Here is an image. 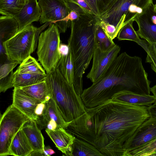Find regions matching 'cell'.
I'll return each instance as SVG.
<instances>
[{
  "label": "cell",
  "instance_id": "f546056e",
  "mask_svg": "<svg viewBox=\"0 0 156 156\" xmlns=\"http://www.w3.org/2000/svg\"><path fill=\"white\" fill-rule=\"evenodd\" d=\"M114 0H85L93 14L98 17L103 13Z\"/></svg>",
  "mask_w": 156,
  "mask_h": 156
},
{
  "label": "cell",
  "instance_id": "ab89813d",
  "mask_svg": "<svg viewBox=\"0 0 156 156\" xmlns=\"http://www.w3.org/2000/svg\"><path fill=\"white\" fill-rule=\"evenodd\" d=\"M43 153L44 156H50L55 153V151L49 147H44V149L43 151Z\"/></svg>",
  "mask_w": 156,
  "mask_h": 156
},
{
  "label": "cell",
  "instance_id": "ffe728a7",
  "mask_svg": "<svg viewBox=\"0 0 156 156\" xmlns=\"http://www.w3.org/2000/svg\"><path fill=\"white\" fill-rule=\"evenodd\" d=\"M20 88L29 96L42 103H45L51 98L50 89L45 80Z\"/></svg>",
  "mask_w": 156,
  "mask_h": 156
},
{
  "label": "cell",
  "instance_id": "f35d334b",
  "mask_svg": "<svg viewBox=\"0 0 156 156\" xmlns=\"http://www.w3.org/2000/svg\"><path fill=\"white\" fill-rule=\"evenodd\" d=\"M58 126L56 122L53 120H51L48 123L45 128L53 130L55 129Z\"/></svg>",
  "mask_w": 156,
  "mask_h": 156
},
{
  "label": "cell",
  "instance_id": "44dd1931",
  "mask_svg": "<svg viewBox=\"0 0 156 156\" xmlns=\"http://www.w3.org/2000/svg\"><path fill=\"white\" fill-rule=\"evenodd\" d=\"M18 24L13 16L3 15L0 17V44L8 40L18 31Z\"/></svg>",
  "mask_w": 156,
  "mask_h": 156
},
{
  "label": "cell",
  "instance_id": "2e32d148",
  "mask_svg": "<svg viewBox=\"0 0 156 156\" xmlns=\"http://www.w3.org/2000/svg\"><path fill=\"white\" fill-rule=\"evenodd\" d=\"M45 131L58 150L66 155L71 156L72 145L76 137L73 134L59 127L53 130L46 129Z\"/></svg>",
  "mask_w": 156,
  "mask_h": 156
},
{
  "label": "cell",
  "instance_id": "e575fe53",
  "mask_svg": "<svg viewBox=\"0 0 156 156\" xmlns=\"http://www.w3.org/2000/svg\"><path fill=\"white\" fill-rule=\"evenodd\" d=\"M45 106V103L41 102L37 105L36 108L35 112V115L37 117L36 120L38 118L42 116Z\"/></svg>",
  "mask_w": 156,
  "mask_h": 156
},
{
  "label": "cell",
  "instance_id": "8992f818",
  "mask_svg": "<svg viewBox=\"0 0 156 156\" xmlns=\"http://www.w3.org/2000/svg\"><path fill=\"white\" fill-rule=\"evenodd\" d=\"M153 0H114L97 19L115 26L119 32L121 28L143 12Z\"/></svg>",
  "mask_w": 156,
  "mask_h": 156
},
{
  "label": "cell",
  "instance_id": "484cf974",
  "mask_svg": "<svg viewBox=\"0 0 156 156\" xmlns=\"http://www.w3.org/2000/svg\"><path fill=\"white\" fill-rule=\"evenodd\" d=\"M95 46L101 51L105 52L113 48L115 44L107 35L103 29L96 23L95 32Z\"/></svg>",
  "mask_w": 156,
  "mask_h": 156
},
{
  "label": "cell",
  "instance_id": "ac0fdd59",
  "mask_svg": "<svg viewBox=\"0 0 156 156\" xmlns=\"http://www.w3.org/2000/svg\"><path fill=\"white\" fill-rule=\"evenodd\" d=\"M112 98L139 106L150 107L155 102L153 95H141L128 91L124 90L115 94Z\"/></svg>",
  "mask_w": 156,
  "mask_h": 156
},
{
  "label": "cell",
  "instance_id": "4316f807",
  "mask_svg": "<svg viewBox=\"0 0 156 156\" xmlns=\"http://www.w3.org/2000/svg\"><path fill=\"white\" fill-rule=\"evenodd\" d=\"M16 71L20 73L46 74L44 69L30 55L22 62Z\"/></svg>",
  "mask_w": 156,
  "mask_h": 156
},
{
  "label": "cell",
  "instance_id": "3957f363",
  "mask_svg": "<svg viewBox=\"0 0 156 156\" xmlns=\"http://www.w3.org/2000/svg\"><path fill=\"white\" fill-rule=\"evenodd\" d=\"M45 80L50 89L51 98L64 119L70 124L69 127L72 133L78 138L83 136L87 130L88 116L81 96L58 68L54 72L47 74Z\"/></svg>",
  "mask_w": 156,
  "mask_h": 156
},
{
  "label": "cell",
  "instance_id": "9a60e30c",
  "mask_svg": "<svg viewBox=\"0 0 156 156\" xmlns=\"http://www.w3.org/2000/svg\"><path fill=\"white\" fill-rule=\"evenodd\" d=\"M53 120L57 123L58 127L67 129L70 124L66 122L57 106L55 101L51 98L45 102L43 114L38 118L36 122L40 129L45 128L48 123Z\"/></svg>",
  "mask_w": 156,
  "mask_h": 156
},
{
  "label": "cell",
  "instance_id": "83f0119b",
  "mask_svg": "<svg viewBox=\"0 0 156 156\" xmlns=\"http://www.w3.org/2000/svg\"><path fill=\"white\" fill-rule=\"evenodd\" d=\"M25 0H0V13L14 17L22 9Z\"/></svg>",
  "mask_w": 156,
  "mask_h": 156
},
{
  "label": "cell",
  "instance_id": "8fae6325",
  "mask_svg": "<svg viewBox=\"0 0 156 156\" xmlns=\"http://www.w3.org/2000/svg\"><path fill=\"white\" fill-rule=\"evenodd\" d=\"M156 138V118L150 116L124 144L125 156H127L129 151L142 147Z\"/></svg>",
  "mask_w": 156,
  "mask_h": 156
},
{
  "label": "cell",
  "instance_id": "7c38bea8",
  "mask_svg": "<svg viewBox=\"0 0 156 156\" xmlns=\"http://www.w3.org/2000/svg\"><path fill=\"white\" fill-rule=\"evenodd\" d=\"M137 24L136 31L140 37L150 43H156V12L153 4L134 19Z\"/></svg>",
  "mask_w": 156,
  "mask_h": 156
},
{
  "label": "cell",
  "instance_id": "8d00e7d4",
  "mask_svg": "<svg viewBox=\"0 0 156 156\" xmlns=\"http://www.w3.org/2000/svg\"><path fill=\"white\" fill-rule=\"evenodd\" d=\"M80 16L75 11L71 10L67 16L68 20L70 22L78 19Z\"/></svg>",
  "mask_w": 156,
  "mask_h": 156
},
{
  "label": "cell",
  "instance_id": "7a4b0ae2",
  "mask_svg": "<svg viewBox=\"0 0 156 156\" xmlns=\"http://www.w3.org/2000/svg\"><path fill=\"white\" fill-rule=\"evenodd\" d=\"M147 77L140 57L122 52L116 57L100 79L83 90L81 97L85 107L91 108L122 91L150 95L151 81Z\"/></svg>",
  "mask_w": 156,
  "mask_h": 156
},
{
  "label": "cell",
  "instance_id": "5b68a950",
  "mask_svg": "<svg viewBox=\"0 0 156 156\" xmlns=\"http://www.w3.org/2000/svg\"><path fill=\"white\" fill-rule=\"evenodd\" d=\"M50 23L48 22L37 28L31 24L18 31L10 38L0 44L9 61L20 64L37 48L39 36Z\"/></svg>",
  "mask_w": 156,
  "mask_h": 156
},
{
  "label": "cell",
  "instance_id": "4dcf8cb0",
  "mask_svg": "<svg viewBox=\"0 0 156 156\" xmlns=\"http://www.w3.org/2000/svg\"><path fill=\"white\" fill-rule=\"evenodd\" d=\"M146 62L151 63V68L156 73V43L147 42V51Z\"/></svg>",
  "mask_w": 156,
  "mask_h": 156
},
{
  "label": "cell",
  "instance_id": "d590c367",
  "mask_svg": "<svg viewBox=\"0 0 156 156\" xmlns=\"http://www.w3.org/2000/svg\"><path fill=\"white\" fill-rule=\"evenodd\" d=\"M69 48L68 45L60 44L59 45V51L61 56L67 55L69 52Z\"/></svg>",
  "mask_w": 156,
  "mask_h": 156
},
{
  "label": "cell",
  "instance_id": "6da1fadb",
  "mask_svg": "<svg viewBox=\"0 0 156 156\" xmlns=\"http://www.w3.org/2000/svg\"><path fill=\"white\" fill-rule=\"evenodd\" d=\"M86 110L87 129L80 139L95 147L104 156H125L124 146L138 127L150 117L148 107L111 98Z\"/></svg>",
  "mask_w": 156,
  "mask_h": 156
},
{
  "label": "cell",
  "instance_id": "9c48e42d",
  "mask_svg": "<svg viewBox=\"0 0 156 156\" xmlns=\"http://www.w3.org/2000/svg\"><path fill=\"white\" fill-rule=\"evenodd\" d=\"M41 10L39 20L41 24L49 22L55 24L60 33H65L70 27L67 16L71 11L63 0H38Z\"/></svg>",
  "mask_w": 156,
  "mask_h": 156
},
{
  "label": "cell",
  "instance_id": "74e56055",
  "mask_svg": "<svg viewBox=\"0 0 156 156\" xmlns=\"http://www.w3.org/2000/svg\"><path fill=\"white\" fill-rule=\"evenodd\" d=\"M148 110L151 117L156 118V104L154 103L148 107Z\"/></svg>",
  "mask_w": 156,
  "mask_h": 156
},
{
  "label": "cell",
  "instance_id": "b9f144b4",
  "mask_svg": "<svg viewBox=\"0 0 156 156\" xmlns=\"http://www.w3.org/2000/svg\"><path fill=\"white\" fill-rule=\"evenodd\" d=\"M154 10L156 12V3L155 4V5H154Z\"/></svg>",
  "mask_w": 156,
  "mask_h": 156
},
{
  "label": "cell",
  "instance_id": "5bb4252c",
  "mask_svg": "<svg viewBox=\"0 0 156 156\" xmlns=\"http://www.w3.org/2000/svg\"><path fill=\"white\" fill-rule=\"evenodd\" d=\"M12 97V105L30 119L36 121L35 110L41 102L29 96L20 88L14 87Z\"/></svg>",
  "mask_w": 156,
  "mask_h": 156
},
{
  "label": "cell",
  "instance_id": "d6a6232c",
  "mask_svg": "<svg viewBox=\"0 0 156 156\" xmlns=\"http://www.w3.org/2000/svg\"><path fill=\"white\" fill-rule=\"evenodd\" d=\"M19 63L16 62H10L1 65L0 69V79L8 76L13 72V69Z\"/></svg>",
  "mask_w": 156,
  "mask_h": 156
},
{
  "label": "cell",
  "instance_id": "7bdbcfd3",
  "mask_svg": "<svg viewBox=\"0 0 156 156\" xmlns=\"http://www.w3.org/2000/svg\"></svg>",
  "mask_w": 156,
  "mask_h": 156
},
{
  "label": "cell",
  "instance_id": "f1b7e54d",
  "mask_svg": "<svg viewBox=\"0 0 156 156\" xmlns=\"http://www.w3.org/2000/svg\"><path fill=\"white\" fill-rule=\"evenodd\" d=\"M156 156V138L144 146L129 151L127 156Z\"/></svg>",
  "mask_w": 156,
  "mask_h": 156
},
{
  "label": "cell",
  "instance_id": "277c9868",
  "mask_svg": "<svg viewBox=\"0 0 156 156\" xmlns=\"http://www.w3.org/2000/svg\"><path fill=\"white\" fill-rule=\"evenodd\" d=\"M97 17L86 14L71 22V33L68 45L72 53L74 66L73 85L81 96L83 92V76L93 58L95 46L94 32Z\"/></svg>",
  "mask_w": 156,
  "mask_h": 156
},
{
  "label": "cell",
  "instance_id": "7402d4cb",
  "mask_svg": "<svg viewBox=\"0 0 156 156\" xmlns=\"http://www.w3.org/2000/svg\"><path fill=\"white\" fill-rule=\"evenodd\" d=\"M104 156L95 147L76 137L72 145L71 156Z\"/></svg>",
  "mask_w": 156,
  "mask_h": 156
},
{
  "label": "cell",
  "instance_id": "4fadbf2b",
  "mask_svg": "<svg viewBox=\"0 0 156 156\" xmlns=\"http://www.w3.org/2000/svg\"><path fill=\"white\" fill-rule=\"evenodd\" d=\"M41 13L37 0H26L22 9L14 16L18 24V31L39 20Z\"/></svg>",
  "mask_w": 156,
  "mask_h": 156
},
{
  "label": "cell",
  "instance_id": "60d3db41",
  "mask_svg": "<svg viewBox=\"0 0 156 156\" xmlns=\"http://www.w3.org/2000/svg\"><path fill=\"white\" fill-rule=\"evenodd\" d=\"M151 91L152 92L155 98V101L154 103L156 104V84L152 87L151 88Z\"/></svg>",
  "mask_w": 156,
  "mask_h": 156
},
{
  "label": "cell",
  "instance_id": "836d02e7",
  "mask_svg": "<svg viewBox=\"0 0 156 156\" xmlns=\"http://www.w3.org/2000/svg\"><path fill=\"white\" fill-rule=\"evenodd\" d=\"M14 72L0 79V92H5L8 89L13 87L12 83Z\"/></svg>",
  "mask_w": 156,
  "mask_h": 156
},
{
  "label": "cell",
  "instance_id": "cb8c5ba5",
  "mask_svg": "<svg viewBox=\"0 0 156 156\" xmlns=\"http://www.w3.org/2000/svg\"><path fill=\"white\" fill-rule=\"evenodd\" d=\"M133 20H132L123 26L119 31L117 38L119 40H129L134 41L147 51V42L141 39L133 27Z\"/></svg>",
  "mask_w": 156,
  "mask_h": 156
},
{
  "label": "cell",
  "instance_id": "1f68e13d",
  "mask_svg": "<svg viewBox=\"0 0 156 156\" xmlns=\"http://www.w3.org/2000/svg\"><path fill=\"white\" fill-rule=\"evenodd\" d=\"M97 23L103 29L107 35L113 40L117 36L119 32L115 27L104 21L97 19Z\"/></svg>",
  "mask_w": 156,
  "mask_h": 156
},
{
  "label": "cell",
  "instance_id": "ba28073f",
  "mask_svg": "<svg viewBox=\"0 0 156 156\" xmlns=\"http://www.w3.org/2000/svg\"><path fill=\"white\" fill-rule=\"evenodd\" d=\"M30 118L12 105L2 116L0 124V155H10V147L16 133Z\"/></svg>",
  "mask_w": 156,
  "mask_h": 156
},
{
  "label": "cell",
  "instance_id": "d4e9b609",
  "mask_svg": "<svg viewBox=\"0 0 156 156\" xmlns=\"http://www.w3.org/2000/svg\"><path fill=\"white\" fill-rule=\"evenodd\" d=\"M57 68L66 80L73 85L74 77V66L72 53L70 50L68 54L61 56Z\"/></svg>",
  "mask_w": 156,
  "mask_h": 156
},
{
  "label": "cell",
  "instance_id": "52a82bcc",
  "mask_svg": "<svg viewBox=\"0 0 156 156\" xmlns=\"http://www.w3.org/2000/svg\"><path fill=\"white\" fill-rule=\"evenodd\" d=\"M60 33L57 26L51 23L48 29L42 32L38 38L37 52L38 61L47 74L56 69L61 56L59 51Z\"/></svg>",
  "mask_w": 156,
  "mask_h": 156
},
{
  "label": "cell",
  "instance_id": "d6986e66",
  "mask_svg": "<svg viewBox=\"0 0 156 156\" xmlns=\"http://www.w3.org/2000/svg\"><path fill=\"white\" fill-rule=\"evenodd\" d=\"M33 151L32 147L22 128L14 136L10 147V155L29 156Z\"/></svg>",
  "mask_w": 156,
  "mask_h": 156
},
{
  "label": "cell",
  "instance_id": "603a6c76",
  "mask_svg": "<svg viewBox=\"0 0 156 156\" xmlns=\"http://www.w3.org/2000/svg\"><path fill=\"white\" fill-rule=\"evenodd\" d=\"M47 74L20 73L14 72L13 85L14 87L20 88L34 84L45 80Z\"/></svg>",
  "mask_w": 156,
  "mask_h": 156
},
{
  "label": "cell",
  "instance_id": "e0dca14e",
  "mask_svg": "<svg viewBox=\"0 0 156 156\" xmlns=\"http://www.w3.org/2000/svg\"><path fill=\"white\" fill-rule=\"evenodd\" d=\"M22 129L32 147L33 151L41 152L44 156V138L36 121L30 119L24 124Z\"/></svg>",
  "mask_w": 156,
  "mask_h": 156
},
{
  "label": "cell",
  "instance_id": "30bf717a",
  "mask_svg": "<svg viewBox=\"0 0 156 156\" xmlns=\"http://www.w3.org/2000/svg\"><path fill=\"white\" fill-rule=\"evenodd\" d=\"M120 49V47L115 44L109 50L103 52L95 46L92 67L87 78L93 83L100 79L118 56Z\"/></svg>",
  "mask_w": 156,
  "mask_h": 156
}]
</instances>
